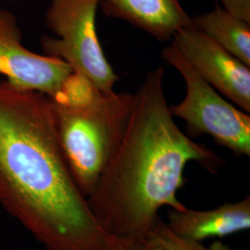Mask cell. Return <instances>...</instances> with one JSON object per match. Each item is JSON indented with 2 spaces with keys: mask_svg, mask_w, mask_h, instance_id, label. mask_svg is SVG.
<instances>
[{
  "mask_svg": "<svg viewBox=\"0 0 250 250\" xmlns=\"http://www.w3.org/2000/svg\"><path fill=\"white\" fill-rule=\"evenodd\" d=\"M99 6L107 16L125 21L161 42L192 23L179 0H99Z\"/></svg>",
  "mask_w": 250,
  "mask_h": 250,
  "instance_id": "cell-8",
  "label": "cell"
},
{
  "mask_svg": "<svg viewBox=\"0 0 250 250\" xmlns=\"http://www.w3.org/2000/svg\"><path fill=\"white\" fill-rule=\"evenodd\" d=\"M5 1H12V0H5Z\"/></svg>",
  "mask_w": 250,
  "mask_h": 250,
  "instance_id": "cell-12",
  "label": "cell"
},
{
  "mask_svg": "<svg viewBox=\"0 0 250 250\" xmlns=\"http://www.w3.org/2000/svg\"><path fill=\"white\" fill-rule=\"evenodd\" d=\"M21 38L16 16L0 9V74L20 88L56 97L72 77V67L61 59L32 52Z\"/></svg>",
  "mask_w": 250,
  "mask_h": 250,
  "instance_id": "cell-6",
  "label": "cell"
},
{
  "mask_svg": "<svg viewBox=\"0 0 250 250\" xmlns=\"http://www.w3.org/2000/svg\"><path fill=\"white\" fill-rule=\"evenodd\" d=\"M194 26L250 67V22L217 3L214 9L191 18Z\"/></svg>",
  "mask_w": 250,
  "mask_h": 250,
  "instance_id": "cell-10",
  "label": "cell"
},
{
  "mask_svg": "<svg viewBox=\"0 0 250 250\" xmlns=\"http://www.w3.org/2000/svg\"><path fill=\"white\" fill-rule=\"evenodd\" d=\"M0 205L45 250H135L99 224L63 157L49 97L0 81Z\"/></svg>",
  "mask_w": 250,
  "mask_h": 250,
  "instance_id": "cell-1",
  "label": "cell"
},
{
  "mask_svg": "<svg viewBox=\"0 0 250 250\" xmlns=\"http://www.w3.org/2000/svg\"><path fill=\"white\" fill-rule=\"evenodd\" d=\"M162 59L178 71L186 83V97L170 107L172 116L186 122L193 136L210 135L215 142L238 156H250V116L225 100L197 73L173 44Z\"/></svg>",
  "mask_w": 250,
  "mask_h": 250,
  "instance_id": "cell-5",
  "label": "cell"
},
{
  "mask_svg": "<svg viewBox=\"0 0 250 250\" xmlns=\"http://www.w3.org/2000/svg\"><path fill=\"white\" fill-rule=\"evenodd\" d=\"M166 224L173 232L196 241L232 235L250 228V197L208 210L170 208Z\"/></svg>",
  "mask_w": 250,
  "mask_h": 250,
  "instance_id": "cell-9",
  "label": "cell"
},
{
  "mask_svg": "<svg viewBox=\"0 0 250 250\" xmlns=\"http://www.w3.org/2000/svg\"><path fill=\"white\" fill-rule=\"evenodd\" d=\"M49 99L63 157L87 198L124 136L134 94L98 89L73 72L62 92Z\"/></svg>",
  "mask_w": 250,
  "mask_h": 250,
  "instance_id": "cell-3",
  "label": "cell"
},
{
  "mask_svg": "<svg viewBox=\"0 0 250 250\" xmlns=\"http://www.w3.org/2000/svg\"><path fill=\"white\" fill-rule=\"evenodd\" d=\"M172 44L214 89L250 112V67L206 36L193 23L181 28Z\"/></svg>",
  "mask_w": 250,
  "mask_h": 250,
  "instance_id": "cell-7",
  "label": "cell"
},
{
  "mask_svg": "<svg viewBox=\"0 0 250 250\" xmlns=\"http://www.w3.org/2000/svg\"><path fill=\"white\" fill-rule=\"evenodd\" d=\"M136 250H232L222 241H214L209 247L201 242L182 236L173 232L161 217L136 245Z\"/></svg>",
  "mask_w": 250,
  "mask_h": 250,
  "instance_id": "cell-11",
  "label": "cell"
},
{
  "mask_svg": "<svg viewBox=\"0 0 250 250\" xmlns=\"http://www.w3.org/2000/svg\"><path fill=\"white\" fill-rule=\"evenodd\" d=\"M99 0H52L45 22L56 37L42 39L47 56L62 60L73 72L100 90L113 89L119 80L99 42L96 17Z\"/></svg>",
  "mask_w": 250,
  "mask_h": 250,
  "instance_id": "cell-4",
  "label": "cell"
},
{
  "mask_svg": "<svg viewBox=\"0 0 250 250\" xmlns=\"http://www.w3.org/2000/svg\"><path fill=\"white\" fill-rule=\"evenodd\" d=\"M164 69L147 72L134 94L125 134L87 197L102 228L136 246L160 217L161 208H186L177 197L184 170L195 161L217 173L224 159L189 138L175 124L164 91Z\"/></svg>",
  "mask_w": 250,
  "mask_h": 250,
  "instance_id": "cell-2",
  "label": "cell"
}]
</instances>
